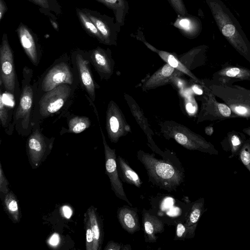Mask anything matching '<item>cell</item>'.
<instances>
[{
	"label": "cell",
	"instance_id": "1",
	"mask_svg": "<svg viewBox=\"0 0 250 250\" xmlns=\"http://www.w3.org/2000/svg\"><path fill=\"white\" fill-rule=\"evenodd\" d=\"M137 158L145 167L148 180L157 187L168 192L176 190L184 181L185 171L181 164H174L169 158H157L153 154L142 150Z\"/></svg>",
	"mask_w": 250,
	"mask_h": 250
},
{
	"label": "cell",
	"instance_id": "2",
	"mask_svg": "<svg viewBox=\"0 0 250 250\" xmlns=\"http://www.w3.org/2000/svg\"><path fill=\"white\" fill-rule=\"evenodd\" d=\"M222 35L250 63V42L239 21L221 0H205Z\"/></svg>",
	"mask_w": 250,
	"mask_h": 250
},
{
	"label": "cell",
	"instance_id": "3",
	"mask_svg": "<svg viewBox=\"0 0 250 250\" xmlns=\"http://www.w3.org/2000/svg\"><path fill=\"white\" fill-rule=\"evenodd\" d=\"M33 76V70L25 66L22 69L21 92L13 122L18 134L22 136L29 135L33 126L31 116L38 85L36 82H32Z\"/></svg>",
	"mask_w": 250,
	"mask_h": 250
},
{
	"label": "cell",
	"instance_id": "4",
	"mask_svg": "<svg viewBox=\"0 0 250 250\" xmlns=\"http://www.w3.org/2000/svg\"><path fill=\"white\" fill-rule=\"evenodd\" d=\"M160 125L161 132L165 138L174 139L187 149L197 150L210 155L219 153L210 142L183 125L170 120L166 121Z\"/></svg>",
	"mask_w": 250,
	"mask_h": 250
},
{
	"label": "cell",
	"instance_id": "5",
	"mask_svg": "<svg viewBox=\"0 0 250 250\" xmlns=\"http://www.w3.org/2000/svg\"><path fill=\"white\" fill-rule=\"evenodd\" d=\"M208 87L229 107L234 118L250 119V89L236 84L217 83Z\"/></svg>",
	"mask_w": 250,
	"mask_h": 250
},
{
	"label": "cell",
	"instance_id": "6",
	"mask_svg": "<svg viewBox=\"0 0 250 250\" xmlns=\"http://www.w3.org/2000/svg\"><path fill=\"white\" fill-rule=\"evenodd\" d=\"M54 140V137L48 138L42 133L39 121L33 124L26 145L28 160L33 168H37L46 160L52 150Z\"/></svg>",
	"mask_w": 250,
	"mask_h": 250
},
{
	"label": "cell",
	"instance_id": "7",
	"mask_svg": "<svg viewBox=\"0 0 250 250\" xmlns=\"http://www.w3.org/2000/svg\"><path fill=\"white\" fill-rule=\"evenodd\" d=\"M0 84L3 85L7 93L14 95L16 91L17 79L13 51L5 33L2 35L0 47Z\"/></svg>",
	"mask_w": 250,
	"mask_h": 250
},
{
	"label": "cell",
	"instance_id": "8",
	"mask_svg": "<svg viewBox=\"0 0 250 250\" xmlns=\"http://www.w3.org/2000/svg\"><path fill=\"white\" fill-rule=\"evenodd\" d=\"M204 96L197 123L205 121H220L234 118L231 109L225 103L218 102L208 87L203 84Z\"/></svg>",
	"mask_w": 250,
	"mask_h": 250
},
{
	"label": "cell",
	"instance_id": "9",
	"mask_svg": "<svg viewBox=\"0 0 250 250\" xmlns=\"http://www.w3.org/2000/svg\"><path fill=\"white\" fill-rule=\"evenodd\" d=\"M72 92L69 84H62L45 92L39 102L40 119H44L59 111L69 98Z\"/></svg>",
	"mask_w": 250,
	"mask_h": 250
},
{
	"label": "cell",
	"instance_id": "10",
	"mask_svg": "<svg viewBox=\"0 0 250 250\" xmlns=\"http://www.w3.org/2000/svg\"><path fill=\"white\" fill-rule=\"evenodd\" d=\"M105 128L112 143H116L119 139L131 131L130 127L116 103L110 101L106 112Z\"/></svg>",
	"mask_w": 250,
	"mask_h": 250
},
{
	"label": "cell",
	"instance_id": "11",
	"mask_svg": "<svg viewBox=\"0 0 250 250\" xmlns=\"http://www.w3.org/2000/svg\"><path fill=\"white\" fill-rule=\"evenodd\" d=\"M100 129L104 147L105 173L109 179L111 189L118 198L132 206V204L126 197L123 184L119 175L115 149H112L109 146L101 127Z\"/></svg>",
	"mask_w": 250,
	"mask_h": 250
},
{
	"label": "cell",
	"instance_id": "12",
	"mask_svg": "<svg viewBox=\"0 0 250 250\" xmlns=\"http://www.w3.org/2000/svg\"><path fill=\"white\" fill-rule=\"evenodd\" d=\"M82 10L97 28L104 39V44L116 45L118 33L120 29L114 22V18L88 8H82Z\"/></svg>",
	"mask_w": 250,
	"mask_h": 250
},
{
	"label": "cell",
	"instance_id": "13",
	"mask_svg": "<svg viewBox=\"0 0 250 250\" xmlns=\"http://www.w3.org/2000/svg\"><path fill=\"white\" fill-rule=\"evenodd\" d=\"M16 32L26 55L33 64L37 66L42 54L38 37L31 29L21 22L19 24Z\"/></svg>",
	"mask_w": 250,
	"mask_h": 250
},
{
	"label": "cell",
	"instance_id": "14",
	"mask_svg": "<svg viewBox=\"0 0 250 250\" xmlns=\"http://www.w3.org/2000/svg\"><path fill=\"white\" fill-rule=\"evenodd\" d=\"M72 71L65 62H60L53 66L44 77L41 84L43 92H47L62 84H73Z\"/></svg>",
	"mask_w": 250,
	"mask_h": 250
},
{
	"label": "cell",
	"instance_id": "15",
	"mask_svg": "<svg viewBox=\"0 0 250 250\" xmlns=\"http://www.w3.org/2000/svg\"><path fill=\"white\" fill-rule=\"evenodd\" d=\"M90 62L100 76L101 79L108 80L112 75L115 62L109 48L104 49L100 46L88 52Z\"/></svg>",
	"mask_w": 250,
	"mask_h": 250
},
{
	"label": "cell",
	"instance_id": "16",
	"mask_svg": "<svg viewBox=\"0 0 250 250\" xmlns=\"http://www.w3.org/2000/svg\"><path fill=\"white\" fill-rule=\"evenodd\" d=\"M73 54L83 87L91 100L94 101L95 99V89L98 85L95 83L92 78L89 65V62L84 57V53L82 51H76Z\"/></svg>",
	"mask_w": 250,
	"mask_h": 250
},
{
	"label": "cell",
	"instance_id": "17",
	"mask_svg": "<svg viewBox=\"0 0 250 250\" xmlns=\"http://www.w3.org/2000/svg\"><path fill=\"white\" fill-rule=\"evenodd\" d=\"M213 79L216 83L225 84L250 81V69L239 65H225L214 73Z\"/></svg>",
	"mask_w": 250,
	"mask_h": 250
},
{
	"label": "cell",
	"instance_id": "18",
	"mask_svg": "<svg viewBox=\"0 0 250 250\" xmlns=\"http://www.w3.org/2000/svg\"><path fill=\"white\" fill-rule=\"evenodd\" d=\"M183 74L166 63L143 83L142 89L145 91L167 84L171 82L173 78L181 76Z\"/></svg>",
	"mask_w": 250,
	"mask_h": 250
},
{
	"label": "cell",
	"instance_id": "19",
	"mask_svg": "<svg viewBox=\"0 0 250 250\" xmlns=\"http://www.w3.org/2000/svg\"><path fill=\"white\" fill-rule=\"evenodd\" d=\"M171 24L177 28L184 36L189 39L197 38L202 29V24L200 19L189 14L178 16L175 21Z\"/></svg>",
	"mask_w": 250,
	"mask_h": 250
},
{
	"label": "cell",
	"instance_id": "20",
	"mask_svg": "<svg viewBox=\"0 0 250 250\" xmlns=\"http://www.w3.org/2000/svg\"><path fill=\"white\" fill-rule=\"evenodd\" d=\"M117 218L122 228L128 233L132 234L140 230L137 211L127 206L117 209Z\"/></svg>",
	"mask_w": 250,
	"mask_h": 250
},
{
	"label": "cell",
	"instance_id": "21",
	"mask_svg": "<svg viewBox=\"0 0 250 250\" xmlns=\"http://www.w3.org/2000/svg\"><path fill=\"white\" fill-rule=\"evenodd\" d=\"M142 223L145 242H156L158 239L156 235L164 231L163 222L156 216L151 214L144 209L142 213Z\"/></svg>",
	"mask_w": 250,
	"mask_h": 250
},
{
	"label": "cell",
	"instance_id": "22",
	"mask_svg": "<svg viewBox=\"0 0 250 250\" xmlns=\"http://www.w3.org/2000/svg\"><path fill=\"white\" fill-rule=\"evenodd\" d=\"M246 140L245 134L232 130L227 133L220 144L223 150L230 154L229 158L231 159L239 155Z\"/></svg>",
	"mask_w": 250,
	"mask_h": 250
},
{
	"label": "cell",
	"instance_id": "23",
	"mask_svg": "<svg viewBox=\"0 0 250 250\" xmlns=\"http://www.w3.org/2000/svg\"><path fill=\"white\" fill-rule=\"evenodd\" d=\"M86 212L89 219L93 235V250H101L104 236L102 219L97 212V208L93 206L89 207Z\"/></svg>",
	"mask_w": 250,
	"mask_h": 250
},
{
	"label": "cell",
	"instance_id": "24",
	"mask_svg": "<svg viewBox=\"0 0 250 250\" xmlns=\"http://www.w3.org/2000/svg\"><path fill=\"white\" fill-rule=\"evenodd\" d=\"M124 97L128 104L133 116L135 118L140 126L146 135L148 141L151 145V147L152 149H154V151L156 150L158 148L152 140V135H153V133L150 128L147 121L142 111L131 97L127 94H125Z\"/></svg>",
	"mask_w": 250,
	"mask_h": 250
},
{
	"label": "cell",
	"instance_id": "25",
	"mask_svg": "<svg viewBox=\"0 0 250 250\" xmlns=\"http://www.w3.org/2000/svg\"><path fill=\"white\" fill-rule=\"evenodd\" d=\"M118 171L120 179L123 182L134 185L139 188L142 182L139 175L130 167L127 161L122 156L117 157Z\"/></svg>",
	"mask_w": 250,
	"mask_h": 250
},
{
	"label": "cell",
	"instance_id": "26",
	"mask_svg": "<svg viewBox=\"0 0 250 250\" xmlns=\"http://www.w3.org/2000/svg\"><path fill=\"white\" fill-rule=\"evenodd\" d=\"M112 10L115 22L119 29L125 23L128 13L129 5L126 0H95Z\"/></svg>",
	"mask_w": 250,
	"mask_h": 250
},
{
	"label": "cell",
	"instance_id": "27",
	"mask_svg": "<svg viewBox=\"0 0 250 250\" xmlns=\"http://www.w3.org/2000/svg\"><path fill=\"white\" fill-rule=\"evenodd\" d=\"M155 52L163 59L167 63L170 65L174 68L183 72L190 77H191L196 83H199L201 85L204 83L199 80L179 60L178 57L174 53L167 51L160 50L156 49Z\"/></svg>",
	"mask_w": 250,
	"mask_h": 250
},
{
	"label": "cell",
	"instance_id": "28",
	"mask_svg": "<svg viewBox=\"0 0 250 250\" xmlns=\"http://www.w3.org/2000/svg\"><path fill=\"white\" fill-rule=\"evenodd\" d=\"M205 199L200 198L192 204L185 223L184 224L189 229L195 232L198 222L206 209Z\"/></svg>",
	"mask_w": 250,
	"mask_h": 250
},
{
	"label": "cell",
	"instance_id": "29",
	"mask_svg": "<svg viewBox=\"0 0 250 250\" xmlns=\"http://www.w3.org/2000/svg\"><path fill=\"white\" fill-rule=\"evenodd\" d=\"M39 7L40 12L49 18L56 20L62 14L58 0H28Z\"/></svg>",
	"mask_w": 250,
	"mask_h": 250
},
{
	"label": "cell",
	"instance_id": "30",
	"mask_svg": "<svg viewBox=\"0 0 250 250\" xmlns=\"http://www.w3.org/2000/svg\"><path fill=\"white\" fill-rule=\"evenodd\" d=\"M76 13L82 28L89 36L95 38L100 43L104 44V39L94 23L82 10L76 8Z\"/></svg>",
	"mask_w": 250,
	"mask_h": 250
},
{
	"label": "cell",
	"instance_id": "31",
	"mask_svg": "<svg viewBox=\"0 0 250 250\" xmlns=\"http://www.w3.org/2000/svg\"><path fill=\"white\" fill-rule=\"evenodd\" d=\"M4 209L14 223H18L21 219L20 208L18 199L13 192L5 195L4 199Z\"/></svg>",
	"mask_w": 250,
	"mask_h": 250
},
{
	"label": "cell",
	"instance_id": "32",
	"mask_svg": "<svg viewBox=\"0 0 250 250\" xmlns=\"http://www.w3.org/2000/svg\"><path fill=\"white\" fill-rule=\"evenodd\" d=\"M91 125L90 119L85 116H75L68 120L66 132L79 134Z\"/></svg>",
	"mask_w": 250,
	"mask_h": 250
},
{
	"label": "cell",
	"instance_id": "33",
	"mask_svg": "<svg viewBox=\"0 0 250 250\" xmlns=\"http://www.w3.org/2000/svg\"><path fill=\"white\" fill-rule=\"evenodd\" d=\"M195 232L188 228L184 224L179 222L176 225L174 240H185L194 237Z\"/></svg>",
	"mask_w": 250,
	"mask_h": 250
},
{
	"label": "cell",
	"instance_id": "34",
	"mask_svg": "<svg viewBox=\"0 0 250 250\" xmlns=\"http://www.w3.org/2000/svg\"><path fill=\"white\" fill-rule=\"evenodd\" d=\"M84 224L85 230V246L86 250H93L94 238L93 232L88 214H84Z\"/></svg>",
	"mask_w": 250,
	"mask_h": 250
},
{
	"label": "cell",
	"instance_id": "35",
	"mask_svg": "<svg viewBox=\"0 0 250 250\" xmlns=\"http://www.w3.org/2000/svg\"><path fill=\"white\" fill-rule=\"evenodd\" d=\"M239 160L250 173V138L245 142L238 155Z\"/></svg>",
	"mask_w": 250,
	"mask_h": 250
},
{
	"label": "cell",
	"instance_id": "36",
	"mask_svg": "<svg viewBox=\"0 0 250 250\" xmlns=\"http://www.w3.org/2000/svg\"><path fill=\"white\" fill-rule=\"evenodd\" d=\"M9 108L4 103L3 94L0 88V120L1 126L3 127H7L9 124Z\"/></svg>",
	"mask_w": 250,
	"mask_h": 250
},
{
	"label": "cell",
	"instance_id": "37",
	"mask_svg": "<svg viewBox=\"0 0 250 250\" xmlns=\"http://www.w3.org/2000/svg\"><path fill=\"white\" fill-rule=\"evenodd\" d=\"M167 0L178 16H185L188 14L183 0Z\"/></svg>",
	"mask_w": 250,
	"mask_h": 250
},
{
	"label": "cell",
	"instance_id": "38",
	"mask_svg": "<svg viewBox=\"0 0 250 250\" xmlns=\"http://www.w3.org/2000/svg\"><path fill=\"white\" fill-rule=\"evenodd\" d=\"M131 246L129 244L124 245L113 241H109L104 250H130Z\"/></svg>",
	"mask_w": 250,
	"mask_h": 250
},
{
	"label": "cell",
	"instance_id": "39",
	"mask_svg": "<svg viewBox=\"0 0 250 250\" xmlns=\"http://www.w3.org/2000/svg\"><path fill=\"white\" fill-rule=\"evenodd\" d=\"M9 182L7 180L1 164H0V191L1 193L6 195L9 192Z\"/></svg>",
	"mask_w": 250,
	"mask_h": 250
},
{
	"label": "cell",
	"instance_id": "40",
	"mask_svg": "<svg viewBox=\"0 0 250 250\" xmlns=\"http://www.w3.org/2000/svg\"><path fill=\"white\" fill-rule=\"evenodd\" d=\"M186 108L187 112L193 114L196 110V104L194 98L189 96L186 98Z\"/></svg>",
	"mask_w": 250,
	"mask_h": 250
},
{
	"label": "cell",
	"instance_id": "41",
	"mask_svg": "<svg viewBox=\"0 0 250 250\" xmlns=\"http://www.w3.org/2000/svg\"><path fill=\"white\" fill-rule=\"evenodd\" d=\"M60 242V238L58 234H53L48 240V243L52 247H57Z\"/></svg>",
	"mask_w": 250,
	"mask_h": 250
},
{
	"label": "cell",
	"instance_id": "42",
	"mask_svg": "<svg viewBox=\"0 0 250 250\" xmlns=\"http://www.w3.org/2000/svg\"><path fill=\"white\" fill-rule=\"evenodd\" d=\"M61 211L62 216L67 219L70 218L73 213L71 208L67 205L62 207Z\"/></svg>",
	"mask_w": 250,
	"mask_h": 250
},
{
	"label": "cell",
	"instance_id": "43",
	"mask_svg": "<svg viewBox=\"0 0 250 250\" xmlns=\"http://www.w3.org/2000/svg\"><path fill=\"white\" fill-rule=\"evenodd\" d=\"M8 8L5 1L0 0V21L2 20Z\"/></svg>",
	"mask_w": 250,
	"mask_h": 250
},
{
	"label": "cell",
	"instance_id": "44",
	"mask_svg": "<svg viewBox=\"0 0 250 250\" xmlns=\"http://www.w3.org/2000/svg\"><path fill=\"white\" fill-rule=\"evenodd\" d=\"M192 90L194 93L198 95H202L204 93V89L203 90L199 86L196 84L193 86Z\"/></svg>",
	"mask_w": 250,
	"mask_h": 250
},
{
	"label": "cell",
	"instance_id": "45",
	"mask_svg": "<svg viewBox=\"0 0 250 250\" xmlns=\"http://www.w3.org/2000/svg\"><path fill=\"white\" fill-rule=\"evenodd\" d=\"M205 130L206 134L209 136L211 135L213 132V127L211 125L207 126Z\"/></svg>",
	"mask_w": 250,
	"mask_h": 250
},
{
	"label": "cell",
	"instance_id": "46",
	"mask_svg": "<svg viewBox=\"0 0 250 250\" xmlns=\"http://www.w3.org/2000/svg\"><path fill=\"white\" fill-rule=\"evenodd\" d=\"M50 21L51 22L52 25H53L54 28L57 30L59 31V25L58 23L56 22L55 20L51 18H49Z\"/></svg>",
	"mask_w": 250,
	"mask_h": 250
},
{
	"label": "cell",
	"instance_id": "47",
	"mask_svg": "<svg viewBox=\"0 0 250 250\" xmlns=\"http://www.w3.org/2000/svg\"><path fill=\"white\" fill-rule=\"evenodd\" d=\"M243 132L250 137V126L243 128Z\"/></svg>",
	"mask_w": 250,
	"mask_h": 250
}]
</instances>
